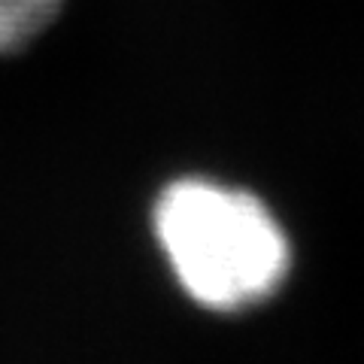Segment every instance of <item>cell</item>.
Listing matches in <instances>:
<instances>
[{"label": "cell", "instance_id": "obj_2", "mask_svg": "<svg viewBox=\"0 0 364 364\" xmlns=\"http://www.w3.org/2000/svg\"><path fill=\"white\" fill-rule=\"evenodd\" d=\"M61 0H0V55L25 49L55 21Z\"/></svg>", "mask_w": 364, "mask_h": 364}, {"label": "cell", "instance_id": "obj_1", "mask_svg": "<svg viewBox=\"0 0 364 364\" xmlns=\"http://www.w3.org/2000/svg\"><path fill=\"white\" fill-rule=\"evenodd\" d=\"M155 237L182 291L215 313L267 301L289 273L286 234L267 207L213 182H173L155 203Z\"/></svg>", "mask_w": 364, "mask_h": 364}]
</instances>
